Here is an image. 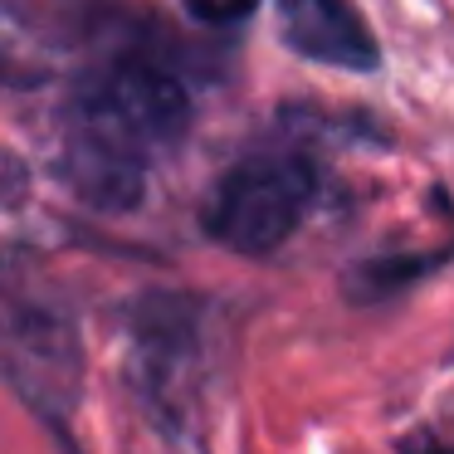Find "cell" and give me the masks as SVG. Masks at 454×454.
Returning a JSON list of instances; mask_svg holds the SVG:
<instances>
[{
    "label": "cell",
    "instance_id": "1",
    "mask_svg": "<svg viewBox=\"0 0 454 454\" xmlns=\"http://www.w3.org/2000/svg\"><path fill=\"white\" fill-rule=\"evenodd\" d=\"M64 128L152 167L186 137L191 93L167 64L122 59V64H108L103 74H93L89 89L74 98Z\"/></svg>",
    "mask_w": 454,
    "mask_h": 454
},
{
    "label": "cell",
    "instance_id": "2",
    "mask_svg": "<svg viewBox=\"0 0 454 454\" xmlns=\"http://www.w3.org/2000/svg\"><path fill=\"white\" fill-rule=\"evenodd\" d=\"M0 366L44 411H69L79 395L74 317L20 259L0 264Z\"/></svg>",
    "mask_w": 454,
    "mask_h": 454
},
{
    "label": "cell",
    "instance_id": "3",
    "mask_svg": "<svg viewBox=\"0 0 454 454\" xmlns=\"http://www.w3.org/2000/svg\"><path fill=\"white\" fill-rule=\"evenodd\" d=\"M317 196V171L303 157H249L225 171L215 196L200 210V225L230 254H274L303 225Z\"/></svg>",
    "mask_w": 454,
    "mask_h": 454
},
{
    "label": "cell",
    "instance_id": "4",
    "mask_svg": "<svg viewBox=\"0 0 454 454\" xmlns=\"http://www.w3.org/2000/svg\"><path fill=\"white\" fill-rule=\"evenodd\" d=\"M278 35L294 54L327 69L372 74L381 64V50L352 0H278Z\"/></svg>",
    "mask_w": 454,
    "mask_h": 454
},
{
    "label": "cell",
    "instance_id": "5",
    "mask_svg": "<svg viewBox=\"0 0 454 454\" xmlns=\"http://www.w3.org/2000/svg\"><path fill=\"white\" fill-rule=\"evenodd\" d=\"M54 171L69 186V196H79L93 210H132L147 191V167L142 161L122 157V152L103 147V142L83 137L74 128H64Z\"/></svg>",
    "mask_w": 454,
    "mask_h": 454
},
{
    "label": "cell",
    "instance_id": "6",
    "mask_svg": "<svg viewBox=\"0 0 454 454\" xmlns=\"http://www.w3.org/2000/svg\"><path fill=\"white\" fill-rule=\"evenodd\" d=\"M44 74H50L44 35L15 0H0V83H35Z\"/></svg>",
    "mask_w": 454,
    "mask_h": 454
},
{
    "label": "cell",
    "instance_id": "7",
    "mask_svg": "<svg viewBox=\"0 0 454 454\" xmlns=\"http://www.w3.org/2000/svg\"><path fill=\"white\" fill-rule=\"evenodd\" d=\"M434 264H440V254H415L411 264H395V259H366V264H356V274L347 278V288H352L356 303H362V298H381V294H391V288L411 284L415 274H425V269H434Z\"/></svg>",
    "mask_w": 454,
    "mask_h": 454
},
{
    "label": "cell",
    "instance_id": "8",
    "mask_svg": "<svg viewBox=\"0 0 454 454\" xmlns=\"http://www.w3.org/2000/svg\"><path fill=\"white\" fill-rule=\"evenodd\" d=\"M254 5L259 0H186L191 20H200V25H235V20H245Z\"/></svg>",
    "mask_w": 454,
    "mask_h": 454
},
{
    "label": "cell",
    "instance_id": "9",
    "mask_svg": "<svg viewBox=\"0 0 454 454\" xmlns=\"http://www.w3.org/2000/svg\"><path fill=\"white\" fill-rule=\"evenodd\" d=\"M401 454H454V444H440V440H405Z\"/></svg>",
    "mask_w": 454,
    "mask_h": 454
}]
</instances>
